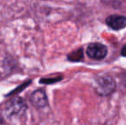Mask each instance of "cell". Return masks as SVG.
I'll return each instance as SVG.
<instances>
[{"label": "cell", "mask_w": 126, "mask_h": 125, "mask_svg": "<svg viewBox=\"0 0 126 125\" xmlns=\"http://www.w3.org/2000/svg\"><path fill=\"white\" fill-rule=\"evenodd\" d=\"M31 101L35 106L43 107L47 104V98L45 93L41 90H37L31 95Z\"/></svg>", "instance_id": "cell-5"}, {"label": "cell", "mask_w": 126, "mask_h": 125, "mask_svg": "<svg viewBox=\"0 0 126 125\" xmlns=\"http://www.w3.org/2000/svg\"><path fill=\"white\" fill-rule=\"evenodd\" d=\"M3 117H2V116L0 115V124H3Z\"/></svg>", "instance_id": "cell-7"}, {"label": "cell", "mask_w": 126, "mask_h": 125, "mask_svg": "<svg viewBox=\"0 0 126 125\" xmlns=\"http://www.w3.org/2000/svg\"><path fill=\"white\" fill-rule=\"evenodd\" d=\"M106 24L114 30H120L126 27V17L112 15L106 18Z\"/></svg>", "instance_id": "cell-4"}, {"label": "cell", "mask_w": 126, "mask_h": 125, "mask_svg": "<svg viewBox=\"0 0 126 125\" xmlns=\"http://www.w3.org/2000/svg\"><path fill=\"white\" fill-rule=\"evenodd\" d=\"M27 109V105L24 100L21 98H15L10 100L5 106V114L9 119L19 118L24 114Z\"/></svg>", "instance_id": "cell-1"}, {"label": "cell", "mask_w": 126, "mask_h": 125, "mask_svg": "<svg viewBox=\"0 0 126 125\" xmlns=\"http://www.w3.org/2000/svg\"><path fill=\"white\" fill-rule=\"evenodd\" d=\"M87 54L89 57L95 60H101L105 58L107 54V49L100 43H92L87 49Z\"/></svg>", "instance_id": "cell-3"}, {"label": "cell", "mask_w": 126, "mask_h": 125, "mask_svg": "<svg viewBox=\"0 0 126 125\" xmlns=\"http://www.w3.org/2000/svg\"><path fill=\"white\" fill-rule=\"evenodd\" d=\"M116 88V83L111 77H101L97 80V93L103 96L111 94Z\"/></svg>", "instance_id": "cell-2"}, {"label": "cell", "mask_w": 126, "mask_h": 125, "mask_svg": "<svg viewBox=\"0 0 126 125\" xmlns=\"http://www.w3.org/2000/svg\"><path fill=\"white\" fill-rule=\"evenodd\" d=\"M121 54L124 56V57H126V45H125V46L123 47V49H122V51H121Z\"/></svg>", "instance_id": "cell-6"}]
</instances>
